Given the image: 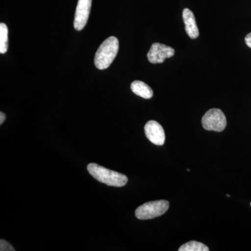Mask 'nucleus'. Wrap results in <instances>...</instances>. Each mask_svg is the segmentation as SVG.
I'll return each mask as SVG.
<instances>
[{"label":"nucleus","instance_id":"ddd939ff","mask_svg":"<svg viewBox=\"0 0 251 251\" xmlns=\"http://www.w3.org/2000/svg\"><path fill=\"white\" fill-rule=\"evenodd\" d=\"M245 43L251 49V32L248 34L245 37Z\"/></svg>","mask_w":251,"mask_h":251},{"label":"nucleus","instance_id":"f257e3e1","mask_svg":"<svg viewBox=\"0 0 251 251\" xmlns=\"http://www.w3.org/2000/svg\"><path fill=\"white\" fill-rule=\"evenodd\" d=\"M87 171L99 182L108 186L122 187L128 182V178L126 175L107 169L96 163H90L87 166Z\"/></svg>","mask_w":251,"mask_h":251},{"label":"nucleus","instance_id":"6e6552de","mask_svg":"<svg viewBox=\"0 0 251 251\" xmlns=\"http://www.w3.org/2000/svg\"><path fill=\"white\" fill-rule=\"evenodd\" d=\"M183 20L185 24V30L191 39H196L199 36V29L196 24L194 14L191 10L184 9L183 11Z\"/></svg>","mask_w":251,"mask_h":251},{"label":"nucleus","instance_id":"9b49d317","mask_svg":"<svg viewBox=\"0 0 251 251\" xmlns=\"http://www.w3.org/2000/svg\"><path fill=\"white\" fill-rule=\"evenodd\" d=\"M209 248L202 243L191 241L186 243L179 249V251H209Z\"/></svg>","mask_w":251,"mask_h":251},{"label":"nucleus","instance_id":"7ed1b4c3","mask_svg":"<svg viewBox=\"0 0 251 251\" xmlns=\"http://www.w3.org/2000/svg\"><path fill=\"white\" fill-rule=\"evenodd\" d=\"M169 208L166 201H156L145 203L137 208L135 216L140 220L152 219L163 215Z\"/></svg>","mask_w":251,"mask_h":251},{"label":"nucleus","instance_id":"f03ea898","mask_svg":"<svg viewBox=\"0 0 251 251\" xmlns=\"http://www.w3.org/2000/svg\"><path fill=\"white\" fill-rule=\"evenodd\" d=\"M119 50V41L115 36H110L102 43L94 57V64L100 70L106 69L116 57Z\"/></svg>","mask_w":251,"mask_h":251},{"label":"nucleus","instance_id":"f8f14e48","mask_svg":"<svg viewBox=\"0 0 251 251\" xmlns=\"http://www.w3.org/2000/svg\"><path fill=\"white\" fill-rule=\"evenodd\" d=\"M0 251H15V249L9 242L1 239L0 240Z\"/></svg>","mask_w":251,"mask_h":251},{"label":"nucleus","instance_id":"9d476101","mask_svg":"<svg viewBox=\"0 0 251 251\" xmlns=\"http://www.w3.org/2000/svg\"><path fill=\"white\" fill-rule=\"evenodd\" d=\"M9 29L4 23H0V53L4 54L7 52L9 48Z\"/></svg>","mask_w":251,"mask_h":251},{"label":"nucleus","instance_id":"423d86ee","mask_svg":"<svg viewBox=\"0 0 251 251\" xmlns=\"http://www.w3.org/2000/svg\"><path fill=\"white\" fill-rule=\"evenodd\" d=\"M92 0H78L75 19H74V28L77 31L82 30L85 27L89 16H90Z\"/></svg>","mask_w":251,"mask_h":251},{"label":"nucleus","instance_id":"20e7f679","mask_svg":"<svg viewBox=\"0 0 251 251\" xmlns=\"http://www.w3.org/2000/svg\"><path fill=\"white\" fill-rule=\"evenodd\" d=\"M202 125L206 130L221 132L227 126V120L222 110L213 108L204 114L202 119Z\"/></svg>","mask_w":251,"mask_h":251},{"label":"nucleus","instance_id":"1a4fd4ad","mask_svg":"<svg viewBox=\"0 0 251 251\" xmlns=\"http://www.w3.org/2000/svg\"><path fill=\"white\" fill-rule=\"evenodd\" d=\"M130 89L133 93L142 98L150 99L153 97V92L151 87L142 81L135 80L132 82Z\"/></svg>","mask_w":251,"mask_h":251},{"label":"nucleus","instance_id":"2eb2a0df","mask_svg":"<svg viewBox=\"0 0 251 251\" xmlns=\"http://www.w3.org/2000/svg\"></svg>","mask_w":251,"mask_h":251},{"label":"nucleus","instance_id":"4468645a","mask_svg":"<svg viewBox=\"0 0 251 251\" xmlns=\"http://www.w3.org/2000/svg\"><path fill=\"white\" fill-rule=\"evenodd\" d=\"M5 120H6V115H5L4 112H0V125H2Z\"/></svg>","mask_w":251,"mask_h":251},{"label":"nucleus","instance_id":"0eeeda50","mask_svg":"<svg viewBox=\"0 0 251 251\" xmlns=\"http://www.w3.org/2000/svg\"><path fill=\"white\" fill-rule=\"evenodd\" d=\"M145 133L151 143L161 146L166 141V134L162 126L156 121L148 122L145 126Z\"/></svg>","mask_w":251,"mask_h":251},{"label":"nucleus","instance_id":"39448f33","mask_svg":"<svg viewBox=\"0 0 251 251\" xmlns=\"http://www.w3.org/2000/svg\"><path fill=\"white\" fill-rule=\"evenodd\" d=\"M175 52V50L170 46L159 43H154L149 50L148 60L151 64H162L166 59L173 57Z\"/></svg>","mask_w":251,"mask_h":251}]
</instances>
